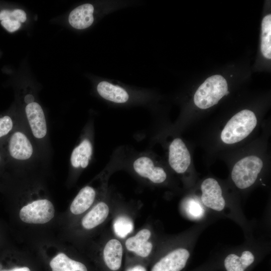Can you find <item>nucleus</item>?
Masks as SVG:
<instances>
[{
    "mask_svg": "<svg viewBox=\"0 0 271 271\" xmlns=\"http://www.w3.org/2000/svg\"><path fill=\"white\" fill-rule=\"evenodd\" d=\"M254 261L253 254L245 250L240 256L234 253L228 255L224 259V266L226 271H245Z\"/></svg>",
    "mask_w": 271,
    "mask_h": 271,
    "instance_id": "obj_18",
    "label": "nucleus"
},
{
    "mask_svg": "<svg viewBox=\"0 0 271 271\" xmlns=\"http://www.w3.org/2000/svg\"><path fill=\"white\" fill-rule=\"evenodd\" d=\"M97 91L102 98L115 103H125L129 98L128 94L124 89L105 81L98 84Z\"/></svg>",
    "mask_w": 271,
    "mask_h": 271,
    "instance_id": "obj_16",
    "label": "nucleus"
},
{
    "mask_svg": "<svg viewBox=\"0 0 271 271\" xmlns=\"http://www.w3.org/2000/svg\"><path fill=\"white\" fill-rule=\"evenodd\" d=\"M55 215L53 203L47 199H39L31 201L21 208L20 219L24 223L44 224L50 222Z\"/></svg>",
    "mask_w": 271,
    "mask_h": 271,
    "instance_id": "obj_5",
    "label": "nucleus"
},
{
    "mask_svg": "<svg viewBox=\"0 0 271 271\" xmlns=\"http://www.w3.org/2000/svg\"><path fill=\"white\" fill-rule=\"evenodd\" d=\"M30 271H31V270H30Z\"/></svg>",
    "mask_w": 271,
    "mask_h": 271,
    "instance_id": "obj_29",
    "label": "nucleus"
},
{
    "mask_svg": "<svg viewBox=\"0 0 271 271\" xmlns=\"http://www.w3.org/2000/svg\"><path fill=\"white\" fill-rule=\"evenodd\" d=\"M50 266L52 271H88L83 263L71 259L63 252L58 253L51 260Z\"/></svg>",
    "mask_w": 271,
    "mask_h": 271,
    "instance_id": "obj_19",
    "label": "nucleus"
},
{
    "mask_svg": "<svg viewBox=\"0 0 271 271\" xmlns=\"http://www.w3.org/2000/svg\"><path fill=\"white\" fill-rule=\"evenodd\" d=\"M228 93L226 79L220 75H214L199 87L194 94V102L198 107L207 109L216 104Z\"/></svg>",
    "mask_w": 271,
    "mask_h": 271,
    "instance_id": "obj_3",
    "label": "nucleus"
},
{
    "mask_svg": "<svg viewBox=\"0 0 271 271\" xmlns=\"http://www.w3.org/2000/svg\"><path fill=\"white\" fill-rule=\"evenodd\" d=\"M123 247L117 238H112L106 241L102 250L103 261L106 266L112 271L119 270L122 265Z\"/></svg>",
    "mask_w": 271,
    "mask_h": 271,
    "instance_id": "obj_12",
    "label": "nucleus"
},
{
    "mask_svg": "<svg viewBox=\"0 0 271 271\" xmlns=\"http://www.w3.org/2000/svg\"><path fill=\"white\" fill-rule=\"evenodd\" d=\"M169 163L171 167L178 173H184L191 163V156L184 142L177 138L169 146Z\"/></svg>",
    "mask_w": 271,
    "mask_h": 271,
    "instance_id": "obj_10",
    "label": "nucleus"
},
{
    "mask_svg": "<svg viewBox=\"0 0 271 271\" xmlns=\"http://www.w3.org/2000/svg\"><path fill=\"white\" fill-rule=\"evenodd\" d=\"M92 154V144L88 139H85L72 151L70 156L71 166L76 169L86 168Z\"/></svg>",
    "mask_w": 271,
    "mask_h": 271,
    "instance_id": "obj_17",
    "label": "nucleus"
},
{
    "mask_svg": "<svg viewBox=\"0 0 271 271\" xmlns=\"http://www.w3.org/2000/svg\"><path fill=\"white\" fill-rule=\"evenodd\" d=\"M127 271H146V270L144 267L138 265L129 269Z\"/></svg>",
    "mask_w": 271,
    "mask_h": 271,
    "instance_id": "obj_28",
    "label": "nucleus"
},
{
    "mask_svg": "<svg viewBox=\"0 0 271 271\" xmlns=\"http://www.w3.org/2000/svg\"><path fill=\"white\" fill-rule=\"evenodd\" d=\"M0 151L7 164L27 161L34 154V147L27 135L20 129L15 128L0 145Z\"/></svg>",
    "mask_w": 271,
    "mask_h": 271,
    "instance_id": "obj_1",
    "label": "nucleus"
},
{
    "mask_svg": "<svg viewBox=\"0 0 271 271\" xmlns=\"http://www.w3.org/2000/svg\"><path fill=\"white\" fill-rule=\"evenodd\" d=\"M152 232L148 228H144L139 230L136 234L128 237L124 243L125 248L137 256L146 258L151 253L153 249V244L150 239Z\"/></svg>",
    "mask_w": 271,
    "mask_h": 271,
    "instance_id": "obj_9",
    "label": "nucleus"
},
{
    "mask_svg": "<svg viewBox=\"0 0 271 271\" xmlns=\"http://www.w3.org/2000/svg\"><path fill=\"white\" fill-rule=\"evenodd\" d=\"M96 197V191L90 186L83 187L78 193L70 206L71 212L75 215L81 214L93 204Z\"/></svg>",
    "mask_w": 271,
    "mask_h": 271,
    "instance_id": "obj_15",
    "label": "nucleus"
},
{
    "mask_svg": "<svg viewBox=\"0 0 271 271\" xmlns=\"http://www.w3.org/2000/svg\"><path fill=\"white\" fill-rule=\"evenodd\" d=\"M25 12L20 9H16L13 11L3 10L0 12V21L7 20H16L21 22H25L26 20Z\"/></svg>",
    "mask_w": 271,
    "mask_h": 271,
    "instance_id": "obj_22",
    "label": "nucleus"
},
{
    "mask_svg": "<svg viewBox=\"0 0 271 271\" xmlns=\"http://www.w3.org/2000/svg\"><path fill=\"white\" fill-rule=\"evenodd\" d=\"M110 212L108 205L100 201L94 205L82 218L81 225L86 230H91L103 223Z\"/></svg>",
    "mask_w": 271,
    "mask_h": 271,
    "instance_id": "obj_13",
    "label": "nucleus"
},
{
    "mask_svg": "<svg viewBox=\"0 0 271 271\" xmlns=\"http://www.w3.org/2000/svg\"><path fill=\"white\" fill-rule=\"evenodd\" d=\"M30 269L27 266L17 267L10 270H3L1 271H30Z\"/></svg>",
    "mask_w": 271,
    "mask_h": 271,
    "instance_id": "obj_25",
    "label": "nucleus"
},
{
    "mask_svg": "<svg viewBox=\"0 0 271 271\" xmlns=\"http://www.w3.org/2000/svg\"><path fill=\"white\" fill-rule=\"evenodd\" d=\"M94 7L90 4H85L74 9L69 14V22L73 28L85 29L90 27L94 21Z\"/></svg>",
    "mask_w": 271,
    "mask_h": 271,
    "instance_id": "obj_14",
    "label": "nucleus"
},
{
    "mask_svg": "<svg viewBox=\"0 0 271 271\" xmlns=\"http://www.w3.org/2000/svg\"><path fill=\"white\" fill-rule=\"evenodd\" d=\"M187 208L188 213L193 217H200L203 213L201 206L194 201H191Z\"/></svg>",
    "mask_w": 271,
    "mask_h": 271,
    "instance_id": "obj_23",
    "label": "nucleus"
},
{
    "mask_svg": "<svg viewBox=\"0 0 271 271\" xmlns=\"http://www.w3.org/2000/svg\"><path fill=\"white\" fill-rule=\"evenodd\" d=\"M6 164L7 163L4 156L0 151V169H2Z\"/></svg>",
    "mask_w": 271,
    "mask_h": 271,
    "instance_id": "obj_26",
    "label": "nucleus"
},
{
    "mask_svg": "<svg viewBox=\"0 0 271 271\" xmlns=\"http://www.w3.org/2000/svg\"><path fill=\"white\" fill-rule=\"evenodd\" d=\"M263 166L262 160L255 156L246 157L234 166L231 178L236 186L240 189L250 187L255 182Z\"/></svg>",
    "mask_w": 271,
    "mask_h": 271,
    "instance_id": "obj_4",
    "label": "nucleus"
},
{
    "mask_svg": "<svg viewBox=\"0 0 271 271\" xmlns=\"http://www.w3.org/2000/svg\"><path fill=\"white\" fill-rule=\"evenodd\" d=\"M2 26L8 32L13 33L21 27V23L16 20H7L1 21Z\"/></svg>",
    "mask_w": 271,
    "mask_h": 271,
    "instance_id": "obj_24",
    "label": "nucleus"
},
{
    "mask_svg": "<svg viewBox=\"0 0 271 271\" xmlns=\"http://www.w3.org/2000/svg\"><path fill=\"white\" fill-rule=\"evenodd\" d=\"M257 124L255 114L244 109L233 116L227 122L221 133V139L225 144L238 143L247 137Z\"/></svg>",
    "mask_w": 271,
    "mask_h": 271,
    "instance_id": "obj_2",
    "label": "nucleus"
},
{
    "mask_svg": "<svg viewBox=\"0 0 271 271\" xmlns=\"http://www.w3.org/2000/svg\"><path fill=\"white\" fill-rule=\"evenodd\" d=\"M261 51L264 57L271 58V15L265 16L261 23Z\"/></svg>",
    "mask_w": 271,
    "mask_h": 271,
    "instance_id": "obj_20",
    "label": "nucleus"
},
{
    "mask_svg": "<svg viewBox=\"0 0 271 271\" xmlns=\"http://www.w3.org/2000/svg\"><path fill=\"white\" fill-rule=\"evenodd\" d=\"M14 118L9 114L0 115V145L16 128Z\"/></svg>",
    "mask_w": 271,
    "mask_h": 271,
    "instance_id": "obj_21",
    "label": "nucleus"
},
{
    "mask_svg": "<svg viewBox=\"0 0 271 271\" xmlns=\"http://www.w3.org/2000/svg\"><path fill=\"white\" fill-rule=\"evenodd\" d=\"M25 112L34 137L38 140L44 139L47 133V125L42 107L34 101L27 104Z\"/></svg>",
    "mask_w": 271,
    "mask_h": 271,
    "instance_id": "obj_8",
    "label": "nucleus"
},
{
    "mask_svg": "<svg viewBox=\"0 0 271 271\" xmlns=\"http://www.w3.org/2000/svg\"><path fill=\"white\" fill-rule=\"evenodd\" d=\"M34 101V98L31 94H28L25 97V101L27 104L32 102Z\"/></svg>",
    "mask_w": 271,
    "mask_h": 271,
    "instance_id": "obj_27",
    "label": "nucleus"
},
{
    "mask_svg": "<svg viewBox=\"0 0 271 271\" xmlns=\"http://www.w3.org/2000/svg\"><path fill=\"white\" fill-rule=\"evenodd\" d=\"M133 167L138 175L154 183H162L167 178L164 170L155 166L153 161L149 157L143 156L138 158L133 162Z\"/></svg>",
    "mask_w": 271,
    "mask_h": 271,
    "instance_id": "obj_11",
    "label": "nucleus"
},
{
    "mask_svg": "<svg viewBox=\"0 0 271 271\" xmlns=\"http://www.w3.org/2000/svg\"><path fill=\"white\" fill-rule=\"evenodd\" d=\"M202 203L207 207L217 211H222L225 205L222 190L218 182L209 178L203 181L201 185Z\"/></svg>",
    "mask_w": 271,
    "mask_h": 271,
    "instance_id": "obj_7",
    "label": "nucleus"
},
{
    "mask_svg": "<svg viewBox=\"0 0 271 271\" xmlns=\"http://www.w3.org/2000/svg\"><path fill=\"white\" fill-rule=\"evenodd\" d=\"M190 252L184 248H177L169 251L159 259L151 271H181L186 266Z\"/></svg>",
    "mask_w": 271,
    "mask_h": 271,
    "instance_id": "obj_6",
    "label": "nucleus"
}]
</instances>
